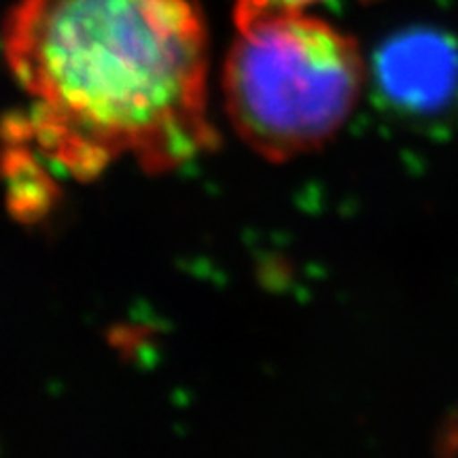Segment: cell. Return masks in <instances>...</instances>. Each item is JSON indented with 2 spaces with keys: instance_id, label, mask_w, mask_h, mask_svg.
I'll use <instances>...</instances> for the list:
<instances>
[{
  "instance_id": "obj_1",
  "label": "cell",
  "mask_w": 458,
  "mask_h": 458,
  "mask_svg": "<svg viewBox=\"0 0 458 458\" xmlns=\"http://www.w3.org/2000/svg\"><path fill=\"white\" fill-rule=\"evenodd\" d=\"M3 49L32 136L71 174L174 170L215 147L198 0H20Z\"/></svg>"
},
{
  "instance_id": "obj_2",
  "label": "cell",
  "mask_w": 458,
  "mask_h": 458,
  "mask_svg": "<svg viewBox=\"0 0 458 458\" xmlns=\"http://www.w3.org/2000/svg\"><path fill=\"white\" fill-rule=\"evenodd\" d=\"M223 68L236 134L270 162L325 147L351 119L365 88L357 41L306 9L238 0Z\"/></svg>"
},
{
  "instance_id": "obj_3",
  "label": "cell",
  "mask_w": 458,
  "mask_h": 458,
  "mask_svg": "<svg viewBox=\"0 0 458 458\" xmlns=\"http://www.w3.org/2000/svg\"><path fill=\"white\" fill-rule=\"evenodd\" d=\"M376 81L403 111H444L458 98V43L431 28L394 34L376 55Z\"/></svg>"
},
{
  "instance_id": "obj_4",
  "label": "cell",
  "mask_w": 458,
  "mask_h": 458,
  "mask_svg": "<svg viewBox=\"0 0 458 458\" xmlns=\"http://www.w3.org/2000/svg\"><path fill=\"white\" fill-rule=\"evenodd\" d=\"M263 3H272V4H283V7H297V9H308L310 4L317 3H327V0H263ZM368 3V0H365Z\"/></svg>"
},
{
  "instance_id": "obj_5",
  "label": "cell",
  "mask_w": 458,
  "mask_h": 458,
  "mask_svg": "<svg viewBox=\"0 0 458 458\" xmlns=\"http://www.w3.org/2000/svg\"><path fill=\"white\" fill-rule=\"evenodd\" d=\"M444 442L450 445L452 450H458V418H456V422L454 425H450L448 427V433H445V437H444Z\"/></svg>"
}]
</instances>
